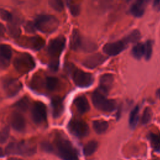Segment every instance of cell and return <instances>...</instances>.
<instances>
[{
  "mask_svg": "<svg viewBox=\"0 0 160 160\" xmlns=\"http://www.w3.org/2000/svg\"><path fill=\"white\" fill-rule=\"evenodd\" d=\"M42 148L44 151H48V152H51V151H52V146H51L50 144L48 143V142H44V143H42Z\"/></svg>",
  "mask_w": 160,
  "mask_h": 160,
  "instance_id": "obj_36",
  "label": "cell"
},
{
  "mask_svg": "<svg viewBox=\"0 0 160 160\" xmlns=\"http://www.w3.org/2000/svg\"><path fill=\"white\" fill-rule=\"evenodd\" d=\"M29 99L27 97H23L15 103L14 107L22 111H26L29 108Z\"/></svg>",
  "mask_w": 160,
  "mask_h": 160,
  "instance_id": "obj_26",
  "label": "cell"
},
{
  "mask_svg": "<svg viewBox=\"0 0 160 160\" xmlns=\"http://www.w3.org/2000/svg\"><path fill=\"white\" fill-rule=\"evenodd\" d=\"M50 6L57 11H62L64 9V4L62 1L59 0H50L49 1Z\"/></svg>",
  "mask_w": 160,
  "mask_h": 160,
  "instance_id": "obj_30",
  "label": "cell"
},
{
  "mask_svg": "<svg viewBox=\"0 0 160 160\" xmlns=\"http://www.w3.org/2000/svg\"><path fill=\"white\" fill-rule=\"evenodd\" d=\"M36 146L27 141L19 142H11L8 145L6 152L11 154H19L23 156H30L35 153Z\"/></svg>",
  "mask_w": 160,
  "mask_h": 160,
  "instance_id": "obj_4",
  "label": "cell"
},
{
  "mask_svg": "<svg viewBox=\"0 0 160 160\" xmlns=\"http://www.w3.org/2000/svg\"><path fill=\"white\" fill-rule=\"evenodd\" d=\"M152 52V41L149 40L145 43H138L132 49V54L136 59H141L142 56H144L145 59L148 60L151 56Z\"/></svg>",
  "mask_w": 160,
  "mask_h": 160,
  "instance_id": "obj_8",
  "label": "cell"
},
{
  "mask_svg": "<svg viewBox=\"0 0 160 160\" xmlns=\"http://www.w3.org/2000/svg\"><path fill=\"white\" fill-rule=\"evenodd\" d=\"M69 132L78 138H84L89 132V128L87 123L81 119H72L68 126Z\"/></svg>",
  "mask_w": 160,
  "mask_h": 160,
  "instance_id": "obj_6",
  "label": "cell"
},
{
  "mask_svg": "<svg viewBox=\"0 0 160 160\" xmlns=\"http://www.w3.org/2000/svg\"><path fill=\"white\" fill-rule=\"evenodd\" d=\"M68 6L69 11L72 16H78L80 12V6L79 4L73 3L72 2H68Z\"/></svg>",
  "mask_w": 160,
  "mask_h": 160,
  "instance_id": "obj_32",
  "label": "cell"
},
{
  "mask_svg": "<svg viewBox=\"0 0 160 160\" xmlns=\"http://www.w3.org/2000/svg\"><path fill=\"white\" fill-rule=\"evenodd\" d=\"M3 87L6 94L9 97H12L21 89L22 84L17 79L9 78L4 81Z\"/></svg>",
  "mask_w": 160,
  "mask_h": 160,
  "instance_id": "obj_12",
  "label": "cell"
},
{
  "mask_svg": "<svg viewBox=\"0 0 160 160\" xmlns=\"http://www.w3.org/2000/svg\"><path fill=\"white\" fill-rule=\"evenodd\" d=\"M129 43H134L137 42L141 38V34L137 29L134 30L126 37H125Z\"/></svg>",
  "mask_w": 160,
  "mask_h": 160,
  "instance_id": "obj_28",
  "label": "cell"
},
{
  "mask_svg": "<svg viewBox=\"0 0 160 160\" xmlns=\"http://www.w3.org/2000/svg\"><path fill=\"white\" fill-rule=\"evenodd\" d=\"M106 95L96 89L92 94V101L94 106L99 110L104 112H112L116 108V102L114 100L108 99Z\"/></svg>",
  "mask_w": 160,
  "mask_h": 160,
  "instance_id": "obj_3",
  "label": "cell"
},
{
  "mask_svg": "<svg viewBox=\"0 0 160 160\" xmlns=\"http://www.w3.org/2000/svg\"><path fill=\"white\" fill-rule=\"evenodd\" d=\"M148 139L152 148L156 152H160V134L150 132L148 134Z\"/></svg>",
  "mask_w": 160,
  "mask_h": 160,
  "instance_id": "obj_21",
  "label": "cell"
},
{
  "mask_svg": "<svg viewBox=\"0 0 160 160\" xmlns=\"http://www.w3.org/2000/svg\"><path fill=\"white\" fill-rule=\"evenodd\" d=\"M10 122L14 129L18 132H22L26 128L25 119L22 115L17 112H14L10 116Z\"/></svg>",
  "mask_w": 160,
  "mask_h": 160,
  "instance_id": "obj_14",
  "label": "cell"
},
{
  "mask_svg": "<svg viewBox=\"0 0 160 160\" xmlns=\"http://www.w3.org/2000/svg\"><path fill=\"white\" fill-rule=\"evenodd\" d=\"M98 148V142L96 141H89L84 147L83 152L85 156H89L92 155Z\"/></svg>",
  "mask_w": 160,
  "mask_h": 160,
  "instance_id": "obj_24",
  "label": "cell"
},
{
  "mask_svg": "<svg viewBox=\"0 0 160 160\" xmlns=\"http://www.w3.org/2000/svg\"><path fill=\"white\" fill-rule=\"evenodd\" d=\"M106 59L107 58L104 55L97 53L86 58L82 61V64L87 68L93 69L102 64Z\"/></svg>",
  "mask_w": 160,
  "mask_h": 160,
  "instance_id": "obj_13",
  "label": "cell"
},
{
  "mask_svg": "<svg viewBox=\"0 0 160 160\" xmlns=\"http://www.w3.org/2000/svg\"><path fill=\"white\" fill-rule=\"evenodd\" d=\"M5 31H6V29L4 25L0 22V38H1L4 36Z\"/></svg>",
  "mask_w": 160,
  "mask_h": 160,
  "instance_id": "obj_39",
  "label": "cell"
},
{
  "mask_svg": "<svg viewBox=\"0 0 160 160\" xmlns=\"http://www.w3.org/2000/svg\"><path fill=\"white\" fill-rule=\"evenodd\" d=\"M153 8L156 11H160V1H154L153 2Z\"/></svg>",
  "mask_w": 160,
  "mask_h": 160,
  "instance_id": "obj_38",
  "label": "cell"
},
{
  "mask_svg": "<svg viewBox=\"0 0 160 160\" xmlns=\"http://www.w3.org/2000/svg\"><path fill=\"white\" fill-rule=\"evenodd\" d=\"M0 53L11 59L12 56V50L11 47L9 45L5 44H0Z\"/></svg>",
  "mask_w": 160,
  "mask_h": 160,
  "instance_id": "obj_33",
  "label": "cell"
},
{
  "mask_svg": "<svg viewBox=\"0 0 160 160\" xmlns=\"http://www.w3.org/2000/svg\"><path fill=\"white\" fill-rule=\"evenodd\" d=\"M147 1H137L132 4L130 8V12L132 15L135 17H141L145 11L146 4Z\"/></svg>",
  "mask_w": 160,
  "mask_h": 160,
  "instance_id": "obj_18",
  "label": "cell"
},
{
  "mask_svg": "<svg viewBox=\"0 0 160 160\" xmlns=\"http://www.w3.org/2000/svg\"><path fill=\"white\" fill-rule=\"evenodd\" d=\"M8 160H22L20 158H14V157H12V158H10L8 159Z\"/></svg>",
  "mask_w": 160,
  "mask_h": 160,
  "instance_id": "obj_40",
  "label": "cell"
},
{
  "mask_svg": "<svg viewBox=\"0 0 160 160\" xmlns=\"http://www.w3.org/2000/svg\"><path fill=\"white\" fill-rule=\"evenodd\" d=\"M66 44V38L63 36H59L49 41L48 52L51 56H59L62 52Z\"/></svg>",
  "mask_w": 160,
  "mask_h": 160,
  "instance_id": "obj_10",
  "label": "cell"
},
{
  "mask_svg": "<svg viewBox=\"0 0 160 160\" xmlns=\"http://www.w3.org/2000/svg\"><path fill=\"white\" fill-rule=\"evenodd\" d=\"M72 78L75 84L80 88L89 87L94 81L93 76L91 73L84 72L79 69L72 71Z\"/></svg>",
  "mask_w": 160,
  "mask_h": 160,
  "instance_id": "obj_7",
  "label": "cell"
},
{
  "mask_svg": "<svg viewBox=\"0 0 160 160\" xmlns=\"http://www.w3.org/2000/svg\"><path fill=\"white\" fill-rule=\"evenodd\" d=\"M33 24L36 29L43 33H51L58 28L59 21L54 16L40 14L36 18Z\"/></svg>",
  "mask_w": 160,
  "mask_h": 160,
  "instance_id": "obj_2",
  "label": "cell"
},
{
  "mask_svg": "<svg viewBox=\"0 0 160 160\" xmlns=\"http://www.w3.org/2000/svg\"><path fill=\"white\" fill-rule=\"evenodd\" d=\"M10 58L0 53V69H5L9 66Z\"/></svg>",
  "mask_w": 160,
  "mask_h": 160,
  "instance_id": "obj_35",
  "label": "cell"
},
{
  "mask_svg": "<svg viewBox=\"0 0 160 160\" xmlns=\"http://www.w3.org/2000/svg\"><path fill=\"white\" fill-rule=\"evenodd\" d=\"M128 44V41L124 38L122 40L106 44L103 47V51L108 55L116 56L124 51Z\"/></svg>",
  "mask_w": 160,
  "mask_h": 160,
  "instance_id": "obj_11",
  "label": "cell"
},
{
  "mask_svg": "<svg viewBox=\"0 0 160 160\" xmlns=\"http://www.w3.org/2000/svg\"><path fill=\"white\" fill-rule=\"evenodd\" d=\"M0 16L2 19L8 21V22H10L13 21L12 14L6 9H0Z\"/></svg>",
  "mask_w": 160,
  "mask_h": 160,
  "instance_id": "obj_34",
  "label": "cell"
},
{
  "mask_svg": "<svg viewBox=\"0 0 160 160\" xmlns=\"http://www.w3.org/2000/svg\"><path fill=\"white\" fill-rule=\"evenodd\" d=\"M152 112L151 108L148 107L146 108L142 113V116L141 118V122L143 124H146L148 123L152 118Z\"/></svg>",
  "mask_w": 160,
  "mask_h": 160,
  "instance_id": "obj_29",
  "label": "cell"
},
{
  "mask_svg": "<svg viewBox=\"0 0 160 160\" xmlns=\"http://www.w3.org/2000/svg\"><path fill=\"white\" fill-rule=\"evenodd\" d=\"M139 108L138 106H135L129 114V124L131 128H134L138 123L139 119Z\"/></svg>",
  "mask_w": 160,
  "mask_h": 160,
  "instance_id": "obj_23",
  "label": "cell"
},
{
  "mask_svg": "<svg viewBox=\"0 0 160 160\" xmlns=\"http://www.w3.org/2000/svg\"><path fill=\"white\" fill-rule=\"evenodd\" d=\"M58 153L63 160H79L76 149L71 142L62 136H58L56 139Z\"/></svg>",
  "mask_w": 160,
  "mask_h": 160,
  "instance_id": "obj_1",
  "label": "cell"
},
{
  "mask_svg": "<svg viewBox=\"0 0 160 160\" xmlns=\"http://www.w3.org/2000/svg\"><path fill=\"white\" fill-rule=\"evenodd\" d=\"M52 109V115L54 118L59 117L64 111V105L62 103V100L59 98H54L51 101Z\"/></svg>",
  "mask_w": 160,
  "mask_h": 160,
  "instance_id": "obj_19",
  "label": "cell"
},
{
  "mask_svg": "<svg viewBox=\"0 0 160 160\" xmlns=\"http://www.w3.org/2000/svg\"><path fill=\"white\" fill-rule=\"evenodd\" d=\"M58 79L55 77H48L46 79V86L49 91H52L56 88L58 85Z\"/></svg>",
  "mask_w": 160,
  "mask_h": 160,
  "instance_id": "obj_27",
  "label": "cell"
},
{
  "mask_svg": "<svg viewBox=\"0 0 160 160\" xmlns=\"http://www.w3.org/2000/svg\"><path fill=\"white\" fill-rule=\"evenodd\" d=\"M14 66L20 73H27L35 67V61L33 58L28 53H22L18 55L14 60Z\"/></svg>",
  "mask_w": 160,
  "mask_h": 160,
  "instance_id": "obj_5",
  "label": "cell"
},
{
  "mask_svg": "<svg viewBox=\"0 0 160 160\" xmlns=\"http://www.w3.org/2000/svg\"><path fill=\"white\" fill-rule=\"evenodd\" d=\"M9 136V128L8 126L4 127L0 131V143H4L8 139Z\"/></svg>",
  "mask_w": 160,
  "mask_h": 160,
  "instance_id": "obj_31",
  "label": "cell"
},
{
  "mask_svg": "<svg viewBox=\"0 0 160 160\" xmlns=\"http://www.w3.org/2000/svg\"><path fill=\"white\" fill-rule=\"evenodd\" d=\"M4 155V152H3V151L2 149L1 148H0V157Z\"/></svg>",
  "mask_w": 160,
  "mask_h": 160,
  "instance_id": "obj_41",
  "label": "cell"
},
{
  "mask_svg": "<svg viewBox=\"0 0 160 160\" xmlns=\"http://www.w3.org/2000/svg\"><path fill=\"white\" fill-rule=\"evenodd\" d=\"M8 29H9V34L12 37H14V38L18 37L21 33V29L19 27V25L14 20L10 22H9Z\"/></svg>",
  "mask_w": 160,
  "mask_h": 160,
  "instance_id": "obj_25",
  "label": "cell"
},
{
  "mask_svg": "<svg viewBox=\"0 0 160 160\" xmlns=\"http://www.w3.org/2000/svg\"><path fill=\"white\" fill-rule=\"evenodd\" d=\"M109 127L108 122L104 120H95L92 122V128L94 131L99 134L104 133Z\"/></svg>",
  "mask_w": 160,
  "mask_h": 160,
  "instance_id": "obj_22",
  "label": "cell"
},
{
  "mask_svg": "<svg viewBox=\"0 0 160 160\" xmlns=\"http://www.w3.org/2000/svg\"><path fill=\"white\" fill-rule=\"evenodd\" d=\"M157 96L160 99V88L157 91Z\"/></svg>",
  "mask_w": 160,
  "mask_h": 160,
  "instance_id": "obj_42",
  "label": "cell"
},
{
  "mask_svg": "<svg viewBox=\"0 0 160 160\" xmlns=\"http://www.w3.org/2000/svg\"><path fill=\"white\" fill-rule=\"evenodd\" d=\"M82 42V39L80 36V34L78 30L74 29L71 37L70 40V47L73 50H78L81 49Z\"/></svg>",
  "mask_w": 160,
  "mask_h": 160,
  "instance_id": "obj_20",
  "label": "cell"
},
{
  "mask_svg": "<svg viewBox=\"0 0 160 160\" xmlns=\"http://www.w3.org/2000/svg\"><path fill=\"white\" fill-rule=\"evenodd\" d=\"M74 104L78 111L81 114L88 112L90 109L88 101L83 95L78 96L74 101Z\"/></svg>",
  "mask_w": 160,
  "mask_h": 160,
  "instance_id": "obj_17",
  "label": "cell"
},
{
  "mask_svg": "<svg viewBox=\"0 0 160 160\" xmlns=\"http://www.w3.org/2000/svg\"><path fill=\"white\" fill-rule=\"evenodd\" d=\"M26 31H28L29 32H34V29H36L34 26L33 22H29V23H28L26 24Z\"/></svg>",
  "mask_w": 160,
  "mask_h": 160,
  "instance_id": "obj_37",
  "label": "cell"
},
{
  "mask_svg": "<svg viewBox=\"0 0 160 160\" xmlns=\"http://www.w3.org/2000/svg\"><path fill=\"white\" fill-rule=\"evenodd\" d=\"M24 46L33 50H39L44 45V40L39 36H33L24 39Z\"/></svg>",
  "mask_w": 160,
  "mask_h": 160,
  "instance_id": "obj_16",
  "label": "cell"
},
{
  "mask_svg": "<svg viewBox=\"0 0 160 160\" xmlns=\"http://www.w3.org/2000/svg\"><path fill=\"white\" fill-rule=\"evenodd\" d=\"M32 118L36 124H41L47 119V109L46 105L40 101L34 103L31 110Z\"/></svg>",
  "mask_w": 160,
  "mask_h": 160,
  "instance_id": "obj_9",
  "label": "cell"
},
{
  "mask_svg": "<svg viewBox=\"0 0 160 160\" xmlns=\"http://www.w3.org/2000/svg\"><path fill=\"white\" fill-rule=\"evenodd\" d=\"M114 81L113 76L111 74H104L100 77L99 88L98 89L104 94H108L111 90Z\"/></svg>",
  "mask_w": 160,
  "mask_h": 160,
  "instance_id": "obj_15",
  "label": "cell"
}]
</instances>
